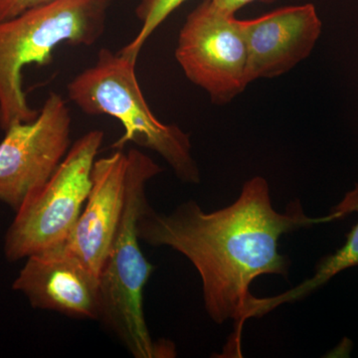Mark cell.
<instances>
[{
    "instance_id": "6da1fadb",
    "label": "cell",
    "mask_w": 358,
    "mask_h": 358,
    "mask_svg": "<svg viewBox=\"0 0 358 358\" xmlns=\"http://www.w3.org/2000/svg\"><path fill=\"white\" fill-rule=\"evenodd\" d=\"M341 219L336 211L308 217L300 201L291 202L280 213L273 207L267 180L255 176L245 182L236 201L219 210L204 212L189 200L164 214L148 204L138 232L141 241L171 247L192 263L201 278L209 317L216 324L234 320L238 352L242 327L255 298L250 292L252 282L264 275L288 277L289 260L279 252L280 238Z\"/></svg>"
},
{
    "instance_id": "7a4b0ae2",
    "label": "cell",
    "mask_w": 358,
    "mask_h": 358,
    "mask_svg": "<svg viewBox=\"0 0 358 358\" xmlns=\"http://www.w3.org/2000/svg\"><path fill=\"white\" fill-rule=\"evenodd\" d=\"M127 154L124 210L100 273V320L134 357H173V345L152 341L145 322L143 292L155 267L143 255L138 232L148 182L162 169L136 148Z\"/></svg>"
},
{
    "instance_id": "3957f363",
    "label": "cell",
    "mask_w": 358,
    "mask_h": 358,
    "mask_svg": "<svg viewBox=\"0 0 358 358\" xmlns=\"http://www.w3.org/2000/svg\"><path fill=\"white\" fill-rule=\"evenodd\" d=\"M113 0H52L0 20V128L31 122L38 110L30 107L23 90V70L46 66L60 44L91 46L106 30Z\"/></svg>"
},
{
    "instance_id": "277c9868",
    "label": "cell",
    "mask_w": 358,
    "mask_h": 358,
    "mask_svg": "<svg viewBox=\"0 0 358 358\" xmlns=\"http://www.w3.org/2000/svg\"><path fill=\"white\" fill-rule=\"evenodd\" d=\"M136 61L102 48L95 64L73 78L68 98L84 114L110 115L121 122L124 134L113 148L129 143L159 154L182 182H200L190 136L176 124H164L148 107L136 74Z\"/></svg>"
},
{
    "instance_id": "5b68a950",
    "label": "cell",
    "mask_w": 358,
    "mask_h": 358,
    "mask_svg": "<svg viewBox=\"0 0 358 358\" xmlns=\"http://www.w3.org/2000/svg\"><path fill=\"white\" fill-rule=\"evenodd\" d=\"M105 133L92 129L75 141L50 180L16 212L4 239L7 260L17 262L64 246L92 187Z\"/></svg>"
},
{
    "instance_id": "8992f818",
    "label": "cell",
    "mask_w": 358,
    "mask_h": 358,
    "mask_svg": "<svg viewBox=\"0 0 358 358\" xmlns=\"http://www.w3.org/2000/svg\"><path fill=\"white\" fill-rule=\"evenodd\" d=\"M176 58L211 102L227 105L248 86V48L240 20L204 0L186 18Z\"/></svg>"
},
{
    "instance_id": "52a82bcc",
    "label": "cell",
    "mask_w": 358,
    "mask_h": 358,
    "mask_svg": "<svg viewBox=\"0 0 358 358\" xmlns=\"http://www.w3.org/2000/svg\"><path fill=\"white\" fill-rule=\"evenodd\" d=\"M72 117L51 92L36 119L6 129L0 143V201L20 210L50 180L71 148Z\"/></svg>"
},
{
    "instance_id": "ba28073f",
    "label": "cell",
    "mask_w": 358,
    "mask_h": 358,
    "mask_svg": "<svg viewBox=\"0 0 358 358\" xmlns=\"http://www.w3.org/2000/svg\"><path fill=\"white\" fill-rule=\"evenodd\" d=\"M13 288L33 308L100 320V277L63 246L26 258Z\"/></svg>"
},
{
    "instance_id": "9c48e42d",
    "label": "cell",
    "mask_w": 358,
    "mask_h": 358,
    "mask_svg": "<svg viewBox=\"0 0 358 358\" xmlns=\"http://www.w3.org/2000/svg\"><path fill=\"white\" fill-rule=\"evenodd\" d=\"M248 48V81L282 76L312 53L322 21L312 3L240 20Z\"/></svg>"
},
{
    "instance_id": "30bf717a",
    "label": "cell",
    "mask_w": 358,
    "mask_h": 358,
    "mask_svg": "<svg viewBox=\"0 0 358 358\" xmlns=\"http://www.w3.org/2000/svg\"><path fill=\"white\" fill-rule=\"evenodd\" d=\"M128 154L96 159L86 206L64 248L100 277L106 257L121 221L126 199Z\"/></svg>"
},
{
    "instance_id": "8fae6325",
    "label": "cell",
    "mask_w": 358,
    "mask_h": 358,
    "mask_svg": "<svg viewBox=\"0 0 358 358\" xmlns=\"http://www.w3.org/2000/svg\"><path fill=\"white\" fill-rule=\"evenodd\" d=\"M338 212L343 219L350 214L357 213L358 216V183L353 189L346 192L341 201L331 209ZM358 267V219L352 229L346 235L345 243L333 254L320 259L315 268V274L307 281L301 282L286 293L278 294L272 298H255L250 305L247 317H263L271 310L282 303H294L310 296L322 286L331 281L339 273L348 268Z\"/></svg>"
},
{
    "instance_id": "7c38bea8",
    "label": "cell",
    "mask_w": 358,
    "mask_h": 358,
    "mask_svg": "<svg viewBox=\"0 0 358 358\" xmlns=\"http://www.w3.org/2000/svg\"><path fill=\"white\" fill-rule=\"evenodd\" d=\"M186 0H141L136 15L141 21L140 31L120 53L133 60H138L141 49L162 23Z\"/></svg>"
},
{
    "instance_id": "4fadbf2b",
    "label": "cell",
    "mask_w": 358,
    "mask_h": 358,
    "mask_svg": "<svg viewBox=\"0 0 358 358\" xmlns=\"http://www.w3.org/2000/svg\"><path fill=\"white\" fill-rule=\"evenodd\" d=\"M49 1H52V0H1L0 1V20L14 17L27 9Z\"/></svg>"
},
{
    "instance_id": "5bb4252c",
    "label": "cell",
    "mask_w": 358,
    "mask_h": 358,
    "mask_svg": "<svg viewBox=\"0 0 358 358\" xmlns=\"http://www.w3.org/2000/svg\"><path fill=\"white\" fill-rule=\"evenodd\" d=\"M208 1L225 13L235 14L236 11L252 2L260 1L263 3H272L275 0H208Z\"/></svg>"
},
{
    "instance_id": "9a60e30c",
    "label": "cell",
    "mask_w": 358,
    "mask_h": 358,
    "mask_svg": "<svg viewBox=\"0 0 358 358\" xmlns=\"http://www.w3.org/2000/svg\"><path fill=\"white\" fill-rule=\"evenodd\" d=\"M0 1H1V0H0Z\"/></svg>"
}]
</instances>
